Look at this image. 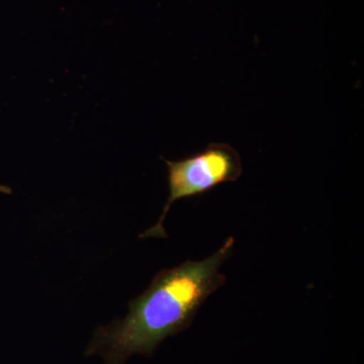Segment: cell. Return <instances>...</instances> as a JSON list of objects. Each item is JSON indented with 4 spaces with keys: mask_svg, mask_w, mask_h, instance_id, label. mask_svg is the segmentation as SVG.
I'll use <instances>...</instances> for the list:
<instances>
[{
    "mask_svg": "<svg viewBox=\"0 0 364 364\" xmlns=\"http://www.w3.org/2000/svg\"><path fill=\"white\" fill-rule=\"evenodd\" d=\"M164 161L167 165L168 198L157 224L141 234L140 238H166L163 224L174 203L205 195L226 182L237 181L243 172L240 154L225 143H212L183 159Z\"/></svg>",
    "mask_w": 364,
    "mask_h": 364,
    "instance_id": "7a4b0ae2",
    "label": "cell"
},
{
    "mask_svg": "<svg viewBox=\"0 0 364 364\" xmlns=\"http://www.w3.org/2000/svg\"><path fill=\"white\" fill-rule=\"evenodd\" d=\"M0 193H7V195H9V193H11V189L7 188L6 186H0Z\"/></svg>",
    "mask_w": 364,
    "mask_h": 364,
    "instance_id": "3957f363",
    "label": "cell"
},
{
    "mask_svg": "<svg viewBox=\"0 0 364 364\" xmlns=\"http://www.w3.org/2000/svg\"><path fill=\"white\" fill-rule=\"evenodd\" d=\"M234 245L229 237L205 259L161 270L129 304L126 318L97 328L85 355L102 356L107 364H124L134 354L152 358L165 339L188 329L208 296L224 286L226 277L220 268Z\"/></svg>",
    "mask_w": 364,
    "mask_h": 364,
    "instance_id": "6da1fadb",
    "label": "cell"
}]
</instances>
